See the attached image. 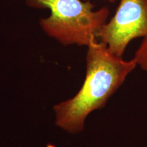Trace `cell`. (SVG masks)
<instances>
[{"instance_id":"1","label":"cell","mask_w":147,"mask_h":147,"mask_svg":"<svg viewBox=\"0 0 147 147\" xmlns=\"http://www.w3.org/2000/svg\"><path fill=\"white\" fill-rule=\"evenodd\" d=\"M138 66L133 58L124 60L96 40L87 47L86 77L73 98L53 107L58 127L71 134L81 131L87 116L106 105Z\"/></svg>"},{"instance_id":"2","label":"cell","mask_w":147,"mask_h":147,"mask_svg":"<svg viewBox=\"0 0 147 147\" xmlns=\"http://www.w3.org/2000/svg\"><path fill=\"white\" fill-rule=\"evenodd\" d=\"M28 6L48 9L50 15L40 25L48 36L63 45L88 47L97 40V34L108 21L110 10H95L91 1L84 0H25Z\"/></svg>"},{"instance_id":"3","label":"cell","mask_w":147,"mask_h":147,"mask_svg":"<svg viewBox=\"0 0 147 147\" xmlns=\"http://www.w3.org/2000/svg\"><path fill=\"white\" fill-rule=\"evenodd\" d=\"M140 38H147V0H119L114 16L97 34V40L119 57L132 40Z\"/></svg>"},{"instance_id":"4","label":"cell","mask_w":147,"mask_h":147,"mask_svg":"<svg viewBox=\"0 0 147 147\" xmlns=\"http://www.w3.org/2000/svg\"><path fill=\"white\" fill-rule=\"evenodd\" d=\"M134 59L138 66L147 72V38L143 39L138 49L136 51Z\"/></svg>"},{"instance_id":"5","label":"cell","mask_w":147,"mask_h":147,"mask_svg":"<svg viewBox=\"0 0 147 147\" xmlns=\"http://www.w3.org/2000/svg\"><path fill=\"white\" fill-rule=\"evenodd\" d=\"M84 1H91V0H84ZM97 1H107V2H110V3H114L116 1H117V0H97Z\"/></svg>"}]
</instances>
